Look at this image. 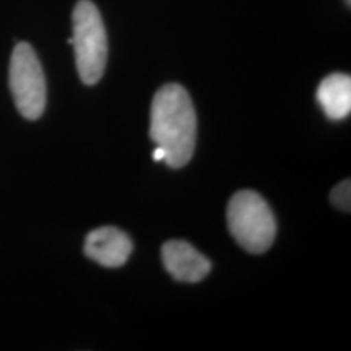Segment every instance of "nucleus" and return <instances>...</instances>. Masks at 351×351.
Instances as JSON below:
<instances>
[{"label":"nucleus","mask_w":351,"mask_h":351,"mask_svg":"<svg viewBox=\"0 0 351 351\" xmlns=\"http://www.w3.org/2000/svg\"><path fill=\"white\" fill-rule=\"evenodd\" d=\"M72 25L67 43L75 51L78 75L85 85H96L108 62V34L98 7L91 0H80L73 8Z\"/></svg>","instance_id":"f03ea898"},{"label":"nucleus","mask_w":351,"mask_h":351,"mask_svg":"<svg viewBox=\"0 0 351 351\" xmlns=\"http://www.w3.org/2000/svg\"><path fill=\"white\" fill-rule=\"evenodd\" d=\"M345 2H346V5H348V7L351 5V0H345Z\"/></svg>","instance_id":"9d476101"},{"label":"nucleus","mask_w":351,"mask_h":351,"mask_svg":"<svg viewBox=\"0 0 351 351\" xmlns=\"http://www.w3.org/2000/svg\"><path fill=\"white\" fill-rule=\"evenodd\" d=\"M8 83L13 101L25 119L36 121L46 109V77L32 44L19 43L12 52Z\"/></svg>","instance_id":"20e7f679"},{"label":"nucleus","mask_w":351,"mask_h":351,"mask_svg":"<svg viewBox=\"0 0 351 351\" xmlns=\"http://www.w3.org/2000/svg\"><path fill=\"white\" fill-rule=\"evenodd\" d=\"M330 200L337 208L343 210V212H350V210H351V184H350V179H346V181L340 182L339 186H335L332 189Z\"/></svg>","instance_id":"6e6552de"},{"label":"nucleus","mask_w":351,"mask_h":351,"mask_svg":"<svg viewBox=\"0 0 351 351\" xmlns=\"http://www.w3.org/2000/svg\"><path fill=\"white\" fill-rule=\"evenodd\" d=\"M165 269L174 280L184 283H199L212 270V262L186 241H168L161 249Z\"/></svg>","instance_id":"39448f33"},{"label":"nucleus","mask_w":351,"mask_h":351,"mask_svg":"<svg viewBox=\"0 0 351 351\" xmlns=\"http://www.w3.org/2000/svg\"><path fill=\"white\" fill-rule=\"evenodd\" d=\"M228 228L241 247L251 254L269 251L276 236V221L269 204L254 191L231 197L226 210Z\"/></svg>","instance_id":"7ed1b4c3"},{"label":"nucleus","mask_w":351,"mask_h":351,"mask_svg":"<svg viewBox=\"0 0 351 351\" xmlns=\"http://www.w3.org/2000/svg\"><path fill=\"white\" fill-rule=\"evenodd\" d=\"M317 103L332 121H343L351 112V77L332 73L320 82Z\"/></svg>","instance_id":"0eeeda50"},{"label":"nucleus","mask_w":351,"mask_h":351,"mask_svg":"<svg viewBox=\"0 0 351 351\" xmlns=\"http://www.w3.org/2000/svg\"><path fill=\"white\" fill-rule=\"evenodd\" d=\"M134 251V243L124 231L114 226L96 228L86 236L85 254L103 267H122Z\"/></svg>","instance_id":"423d86ee"},{"label":"nucleus","mask_w":351,"mask_h":351,"mask_svg":"<svg viewBox=\"0 0 351 351\" xmlns=\"http://www.w3.org/2000/svg\"><path fill=\"white\" fill-rule=\"evenodd\" d=\"M153 160L155 161H163L165 163V160H166V153H165V150L161 147H156L155 150H153Z\"/></svg>","instance_id":"1a4fd4ad"},{"label":"nucleus","mask_w":351,"mask_h":351,"mask_svg":"<svg viewBox=\"0 0 351 351\" xmlns=\"http://www.w3.org/2000/svg\"><path fill=\"white\" fill-rule=\"evenodd\" d=\"M150 137L166 153L165 163L178 169L191 161L197 142V114L187 90L168 83L152 103Z\"/></svg>","instance_id":"f257e3e1"}]
</instances>
